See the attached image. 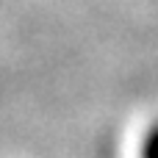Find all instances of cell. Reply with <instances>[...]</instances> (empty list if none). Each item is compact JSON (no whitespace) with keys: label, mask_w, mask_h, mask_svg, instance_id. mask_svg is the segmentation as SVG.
Wrapping results in <instances>:
<instances>
[{"label":"cell","mask_w":158,"mask_h":158,"mask_svg":"<svg viewBox=\"0 0 158 158\" xmlns=\"http://www.w3.org/2000/svg\"><path fill=\"white\" fill-rule=\"evenodd\" d=\"M139 158H158V122H153V125L147 128V133L142 136Z\"/></svg>","instance_id":"obj_1"}]
</instances>
